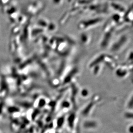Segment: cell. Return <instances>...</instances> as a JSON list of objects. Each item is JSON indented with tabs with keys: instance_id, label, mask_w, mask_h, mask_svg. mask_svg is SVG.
I'll return each instance as SVG.
<instances>
[{
	"instance_id": "cell-1",
	"label": "cell",
	"mask_w": 133,
	"mask_h": 133,
	"mask_svg": "<svg viewBox=\"0 0 133 133\" xmlns=\"http://www.w3.org/2000/svg\"><path fill=\"white\" fill-rule=\"evenodd\" d=\"M75 116L74 114H72L69 116L68 118V124L69 125V128H73L74 127V121H75Z\"/></svg>"
},
{
	"instance_id": "cell-2",
	"label": "cell",
	"mask_w": 133,
	"mask_h": 133,
	"mask_svg": "<svg viewBox=\"0 0 133 133\" xmlns=\"http://www.w3.org/2000/svg\"><path fill=\"white\" fill-rule=\"evenodd\" d=\"M64 116H62V117L59 118L58 119V121H57V125H58V128H62V125L64 124Z\"/></svg>"
},
{
	"instance_id": "cell-3",
	"label": "cell",
	"mask_w": 133,
	"mask_h": 133,
	"mask_svg": "<svg viewBox=\"0 0 133 133\" xmlns=\"http://www.w3.org/2000/svg\"><path fill=\"white\" fill-rule=\"evenodd\" d=\"M62 107L63 108H69L70 107V103L68 101H64L62 104Z\"/></svg>"
},
{
	"instance_id": "cell-4",
	"label": "cell",
	"mask_w": 133,
	"mask_h": 133,
	"mask_svg": "<svg viewBox=\"0 0 133 133\" xmlns=\"http://www.w3.org/2000/svg\"><path fill=\"white\" fill-rule=\"evenodd\" d=\"M46 104V101L45 99H40L39 101V107H44V105Z\"/></svg>"
},
{
	"instance_id": "cell-5",
	"label": "cell",
	"mask_w": 133,
	"mask_h": 133,
	"mask_svg": "<svg viewBox=\"0 0 133 133\" xmlns=\"http://www.w3.org/2000/svg\"><path fill=\"white\" fill-rule=\"evenodd\" d=\"M87 94V92L85 90H83L81 91V95L83 96V97H85Z\"/></svg>"
}]
</instances>
